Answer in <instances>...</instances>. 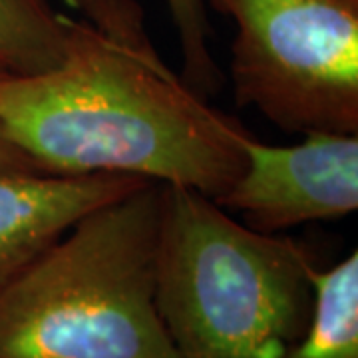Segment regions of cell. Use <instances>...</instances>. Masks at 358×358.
Masks as SVG:
<instances>
[{"label": "cell", "mask_w": 358, "mask_h": 358, "mask_svg": "<svg viewBox=\"0 0 358 358\" xmlns=\"http://www.w3.org/2000/svg\"><path fill=\"white\" fill-rule=\"evenodd\" d=\"M68 2L60 62L0 74L4 134L52 176L124 173L221 197L251 131L164 62L138 0Z\"/></svg>", "instance_id": "obj_1"}, {"label": "cell", "mask_w": 358, "mask_h": 358, "mask_svg": "<svg viewBox=\"0 0 358 358\" xmlns=\"http://www.w3.org/2000/svg\"><path fill=\"white\" fill-rule=\"evenodd\" d=\"M162 183L92 209L0 291V358H179L155 307Z\"/></svg>", "instance_id": "obj_2"}, {"label": "cell", "mask_w": 358, "mask_h": 358, "mask_svg": "<svg viewBox=\"0 0 358 358\" xmlns=\"http://www.w3.org/2000/svg\"><path fill=\"white\" fill-rule=\"evenodd\" d=\"M315 259L289 237L162 183L155 307L179 358H282L307 331Z\"/></svg>", "instance_id": "obj_3"}, {"label": "cell", "mask_w": 358, "mask_h": 358, "mask_svg": "<svg viewBox=\"0 0 358 358\" xmlns=\"http://www.w3.org/2000/svg\"><path fill=\"white\" fill-rule=\"evenodd\" d=\"M235 24L239 108L301 134H358V0H205Z\"/></svg>", "instance_id": "obj_4"}, {"label": "cell", "mask_w": 358, "mask_h": 358, "mask_svg": "<svg viewBox=\"0 0 358 358\" xmlns=\"http://www.w3.org/2000/svg\"><path fill=\"white\" fill-rule=\"evenodd\" d=\"M245 167L217 201L245 225L277 235L333 221L358 207V134H307L296 145H268L249 134Z\"/></svg>", "instance_id": "obj_5"}, {"label": "cell", "mask_w": 358, "mask_h": 358, "mask_svg": "<svg viewBox=\"0 0 358 358\" xmlns=\"http://www.w3.org/2000/svg\"><path fill=\"white\" fill-rule=\"evenodd\" d=\"M145 183L124 173H0V291L78 219Z\"/></svg>", "instance_id": "obj_6"}, {"label": "cell", "mask_w": 358, "mask_h": 358, "mask_svg": "<svg viewBox=\"0 0 358 358\" xmlns=\"http://www.w3.org/2000/svg\"><path fill=\"white\" fill-rule=\"evenodd\" d=\"M313 310L303 338L282 358H358V253L308 271Z\"/></svg>", "instance_id": "obj_7"}, {"label": "cell", "mask_w": 358, "mask_h": 358, "mask_svg": "<svg viewBox=\"0 0 358 358\" xmlns=\"http://www.w3.org/2000/svg\"><path fill=\"white\" fill-rule=\"evenodd\" d=\"M64 52L62 14L50 0H0V68L34 74L56 66Z\"/></svg>", "instance_id": "obj_8"}, {"label": "cell", "mask_w": 358, "mask_h": 358, "mask_svg": "<svg viewBox=\"0 0 358 358\" xmlns=\"http://www.w3.org/2000/svg\"><path fill=\"white\" fill-rule=\"evenodd\" d=\"M166 4L183 56L181 78L203 98L217 94L223 72L211 54L213 28L207 18L205 0H166Z\"/></svg>", "instance_id": "obj_9"}, {"label": "cell", "mask_w": 358, "mask_h": 358, "mask_svg": "<svg viewBox=\"0 0 358 358\" xmlns=\"http://www.w3.org/2000/svg\"><path fill=\"white\" fill-rule=\"evenodd\" d=\"M0 74H8L0 68ZM0 173H44L46 171L14 143L0 128Z\"/></svg>", "instance_id": "obj_10"}]
</instances>
